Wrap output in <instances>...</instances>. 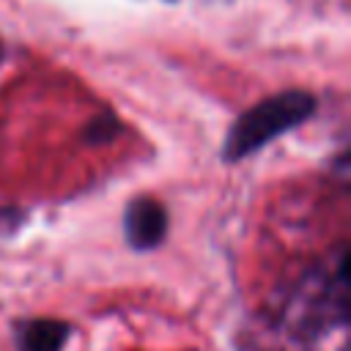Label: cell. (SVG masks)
Listing matches in <instances>:
<instances>
[{
    "mask_svg": "<svg viewBox=\"0 0 351 351\" xmlns=\"http://www.w3.org/2000/svg\"><path fill=\"white\" fill-rule=\"evenodd\" d=\"M313 110H315V99L307 90H282L258 101L230 126V134L225 140V159L233 162L250 156L269 140L307 121Z\"/></svg>",
    "mask_w": 351,
    "mask_h": 351,
    "instance_id": "6da1fadb",
    "label": "cell"
},
{
    "mask_svg": "<svg viewBox=\"0 0 351 351\" xmlns=\"http://www.w3.org/2000/svg\"><path fill=\"white\" fill-rule=\"evenodd\" d=\"M123 230L126 241L134 250H154L162 244L167 233V214L165 206L154 197H137L129 203L126 217H123Z\"/></svg>",
    "mask_w": 351,
    "mask_h": 351,
    "instance_id": "7a4b0ae2",
    "label": "cell"
},
{
    "mask_svg": "<svg viewBox=\"0 0 351 351\" xmlns=\"http://www.w3.org/2000/svg\"><path fill=\"white\" fill-rule=\"evenodd\" d=\"M69 324L60 318H30L16 326V351H63Z\"/></svg>",
    "mask_w": 351,
    "mask_h": 351,
    "instance_id": "3957f363",
    "label": "cell"
},
{
    "mask_svg": "<svg viewBox=\"0 0 351 351\" xmlns=\"http://www.w3.org/2000/svg\"><path fill=\"white\" fill-rule=\"evenodd\" d=\"M0 55H3V49H0Z\"/></svg>",
    "mask_w": 351,
    "mask_h": 351,
    "instance_id": "277c9868",
    "label": "cell"
}]
</instances>
